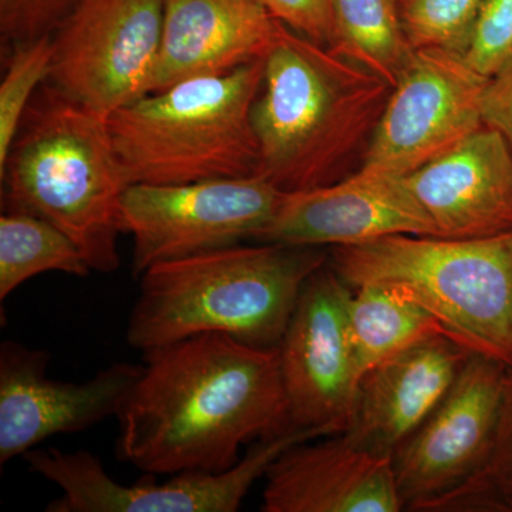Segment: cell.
<instances>
[{
    "label": "cell",
    "instance_id": "5",
    "mask_svg": "<svg viewBox=\"0 0 512 512\" xmlns=\"http://www.w3.org/2000/svg\"><path fill=\"white\" fill-rule=\"evenodd\" d=\"M329 265L350 288L399 293L471 353L512 367V232L477 239L390 235L332 248Z\"/></svg>",
    "mask_w": 512,
    "mask_h": 512
},
{
    "label": "cell",
    "instance_id": "8",
    "mask_svg": "<svg viewBox=\"0 0 512 512\" xmlns=\"http://www.w3.org/2000/svg\"><path fill=\"white\" fill-rule=\"evenodd\" d=\"M319 430L286 431L259 440L247 456L222 473L184 471L164 483H117L90 451L33 448L23 456L30 470L62 495L47 512H237L276 458L302 441L323 439Z\"/></svg>",
    "mask_w": 512,
    "mask_h": 512
},
{
    "label": "cell",
    "instance_id": "14",
    "mask_svg": "<svg viewBox=\"0 0 512 512\" xmlns=\"http://www.w3.org/2000/svg\"><path fill=\"white\" fill-rule=\"evenodd\" d=\"M390 235L434 237V228L406 177L359 168L338 183L288 192L259 242L335 248Z\"/></svg>",
    "mask_w": 512,
    "mask_h": 512
},
{
    "label": "cell",
    "instance_id": "21",
    "mask_svg": "<svg viewBox=\"0 0 512 512\" xmlns=\"http://www.w3.org/2000/svg\"><path fill=\"white\" fill-rule=\"evenodd\" d=\"M46 272L86 278L92 272L80 248L42 218L20 211L0 217V301Z\"/></svg>",
    "mask_w": 512,
    "mask_h": 512
},
{
    "label": "cell",
    "instance_id": "20",
    "mask_svg": "<svg viewBox=\"0 0 512 512\" xmlns=\"http://www.w3.org/2000/svg\"><path fill=\"white\" fill-rule=\"evenodd\" d=\"M329 49L394 87L414 53L400 0H332Z\"/></svg>",
    "mask_w": 512,
    "mask_h": 512
},
{
    "label": "cell",
    "instance_id": "2",
    "mask_svg": "<svg viewBox=\"0 0 512 512\" xmlns=\"http://www.w3.org/2000/svg\"><path fill=\"white\" fill-rule=\"evenodd\" d=\"M390 92L365 67L278 22L252 107L258 175L301 192L356 173Z\"/></svg>",
    "mask_w": 512,
    "mask_h": 512
},
{
    "label": "cell",
    "instance_id": "10",
    "mask_svg": "<svg viewBox=\"0 0 512 512\" xmlns=\"http://www.w3.org/2000/svg\"><path fill=\"white\" fill-rule=\"evenodd\" d=\"M487 82L456 50H414L360 168L407 177L450 153L484 127Z\"/></svg>",
    "mask_w": 512,
    "mask_h": 512
},
{
    "label": "cell",
    "instance_id": "24",
    "mask_svg": "<svg viewBox=\"0 0 512 512\" xmlns=\"http://www.w3.org/2000/svg\"><path fill=\"white\" fill-rule=\"evenodd\" d=\"M484 0H400L404 30L414 49L463 53Z\"/></svg>",
    "mask_w": 512,
    "mask_h": 512
},
{
    "label": "cell",
    "instance_id": "3",
    "mask_svg": "<svg viewBox=\"0 0 512 512\" xmlns=\"http://www.w3.org/2000/svg\"><path fill=\"white\" fill-rule=\"evenodd\" d=\"M328 261L322 248L261 242L153 265L138 278L127 343L146 353L218 333L276 348L303 286Z\"/></svg>",
    "mask_w": 512,
    "mask_h": 512
},
{
    "label": "cell",
    "instance_id": "9",
    "mask_svg": "<svg viewBox=\"0 0 512 512\" xmlns=\"http://www.w3.org/2000/svg\"><path fill=\"white\" fill-rule=\"evenodd\" d=\"M163 6L164 0H77L52 33L47 83L106 119L146 96Z\"/></svg>",
    "mask_w": 512,
    "mask_h": 512
},
{
    "label": "cell",
    "instance_id": "28",
    "mask_svg": "<svg viewBox=\"0 0 512 512\" xmlns=\"http://www.w3.org/2000/svg\"><path fill=\"white\" fill-rule=\"evenodd\" d=\"M481 114L484 126L498 131L512 151V59L488 79Z\"/></svg>",
    "mask_w": 512,
    "mask_h": 512
},
{
    "label": "cell",
    "instance_id": "22",
    "mask_svg": "<svg viewBox=\"0 0 512 512\" xmlns=\"http://www.w3.org/2000/svg\"><path fill=\"white\" fill-rule=\"evenodd\" d=\"M444 511L512 512V367L505 379L503 404L487 461L431 510Z\"/></svg>",
    "mask_w": 512,
    "mask_h": 512
},
{
    "label": "cell",
    "instance_id": "16",
    "mask_svg": "<svg viewBox=\"0 0 512 512\" xmlns=\"http://www.w3.org/2000/svg\"><path fill=\"white\" fill-rule=\"evenodd\" d=\"M471 355L450 336L436 333L384 360L360 380L342 433L393 458L439 406Z\"/></svg>",
    "mask_w": 512,
    "mask_h": 512
},
{
    "label": "cell",
    "instance_id": "19",
    "mask_svg": "<svg viewBox=\"0 0 512 512\" xmlns=\"http://www.w3.org/2000/svg\"><path fill=\"white\" fill-rule=\"evenodd\" d=\"M348 329L357 379L414 343L446 330L416 303L382 286L353 288Z\"/></svg>",
    "mask_w": 512,
    "mask_h": 512
},
{
    "label": "cell",
    "instance_id": "17",
    "mask_svg": "<svg viewBox=\"0 0 512 512\" xmlns=\"http://www.w3.org/2000/svg\"><path fill=\"white\" fill-rule=\"evenodd\" d=\"M406 181L434 237L477 239L512 232V151L493 128L481 127Z\"/></svg>",
    "mask_w": 512,
    "mask_h": 512
},
{
    "label": "cell",
    "instance_id": "18",
    "mask_svg": "<svg viewBox=\"0 0 512 512\" xmlns=\"http://www.w3.org/2000/svg\"><path fill=\"white\" fill-rule=\"evenodd\" d=\"M278 22L262 0H164L148 93L265 60Z\"/></svg>",
    "mask_w": 512,
    "mask_h": 512
},
{
    "label": "cell",
    "instance_id": "15",
    "mask_svg": "<svg viewBox=\"0 0 512 512\" xmlns=\"http://www.w3.org/2000/svg\"><path fill=\"white\" fill-rule=\"evenodd\" d=\"M284 451L265 474L264 512H400L393 461L343 433Z\"/></svg>",
    "mask_w": 512,
    "mask_h": 512
},
{
    "label": "cell",
    "instance_id": "1",
    "mask_svg": "<svg viewBox=\"0 0 512 512\" xmlns=\"http://www.w3.org/2000/svg\"><path fill=\"white\" fill-rule=\"evenodd\" d=\"M143 355L116 416L117 453L143 473H222L249 441L291 431L278 349L205 333Z\"/></svg>",
    "mask_w": 512,
    "mask_h": 512
},
{
    "label": "cell",
    "instance_id": "6",
    "mask_svg": "<svg viewBox=\"0 0 512 512\" xmlns=\"http://www.w3.org/2000/svg\"><path fill=\"white\" fill-rule=\"evenodd\" d=\"M264 60L221 76L185 80L107 119L128 183L187 184L254 177L259 146L252 107Z\"/></svg>",
    "mask_w": 512,
    "mask_h": 512
},
{
    "label": "cell",
    "instance_id": "25",
    "mask_svg": "<svg viewBox=\"0 0 512 512\" xmlns=\"http://www.w3.org/2000/svg\"><path fill=\"white\" fill-rule=\"evenodd\" d=\"M461 55L487 79H491L510 62L512 0H484Z\"/></svg>",
    "mask_w": 512,
    "mask_h": 512
},
{
    "label": "cell",
    "instance_id": "4",
    "mask_svg": "<svg viewBox=\"0 0 512 512\" xmlns=\"http://www.w3.org/2000/svg\"><path fill=\"white\" fill-rule=\"evenodd\" d=\"M0 177L5 211L55 225L92 271L120 268L121 200L130 183L106 117L45 87L23 117Z\"/></svg>",
    "mask_w": 512,
    "mask_h": 512
},
{
    "label": "cell",
    "instance_id": "13",
    "mask_svg": "<svg viewBox=\"0 0 512 512\" xmlns=\"http://www.w3.org/2000/svg\"><path fill=\"white\" fill-rule=\"evenodd\" d=\"M50 355L6 340L0 345V466L57 434L116 417L143 366L114 363L83 383L47 377Z\"/></svg>",
    "mask_w": 512,
    "mask_h": 512
},
{
    "label": "cell",
    "instance_id": "26",
    "mask_svg": "<svg viewBox=\"0 0 512 512\" xmlns=\"http://www.w3.org/2000/svg\"><path fill=\"white\" fill-rule=\"evenodd\" d=\"M77 0H0L3 42L19 45L52 35Z\"/></svg>",
    "mask_w": 512,
    "mask_h": 512
},
{
    "label": "cell",
    "instance_id": "7",
    "mask_svg": "<svg viewBox=\"0 0 512 512\" xmlns=\"http://www.w3.org/2000/svg\"><path fill=\"white\" fill-rule=\"evenodd\" d=\"M288 192L261 175L187 184H131L121 231L133 237V275L161 262L259 241Z\"/></svg>",
    "mask_w": 512,
    "mask_h": 512
},
{
    "label": "cell",
    "instance_id": "23",
    "mask_svg": "<svg viewBox=\"0 0 512 512\" xmlns=\"http://www.w3.org/2000/svg\"><path fill=\"white\" fill-rule=\"evenodd\" d=\"M13 47L0 84V167L8 158L20 123L37 94V87L49 80L53 60L52 35Z\"/></svg>",
    "mask_w": 512,
    "mask_h": 512
},
{
    "label": "cell",
    "instance_id": "27",
    "mask_svg": "<svg viewBox=\"0 0 512 512\" xmlns=\"http://www.w3.org/2000/svg\"><path fill=\"white\" fill-rule=\"evenodd\" d=\"M271 15L299 35L329 46L332 0H262Z\"/></svg>",
    "mask_w": 512,
    "mask_h": 512
},
{
    "label": "cell",
    "instance_id": "11",
    "mask_svg": "<svg viewBox=\"0 0 512 512\" xmlns=\"http://www.w3.org/2000/svg\"><path fill=\"white\" fill-rule=\"evenodd\" d=\"M510 367L473 353L439 406L392 458L404 510L430 512L484 467Z\"/></svg>",
    "mask_w": 512,
    "mask_h": 512
},
{
    "label": "cell",
    "instance_id": "12",
    "mask_svg": "<svg viewBox=\"0 0 512 512\" xmlns=\"http://www.w3.org/2000/svg\"><path fill=\"white\" fill-rule=\"evenodd\" d=\"M352 291L329 261L303 286L276 346L288 430H319L333 436L348 426L359 386L348 329Z\"/></svg>",
    "mask_w": 512,
    "mask_h": 512
}]
</instances>
